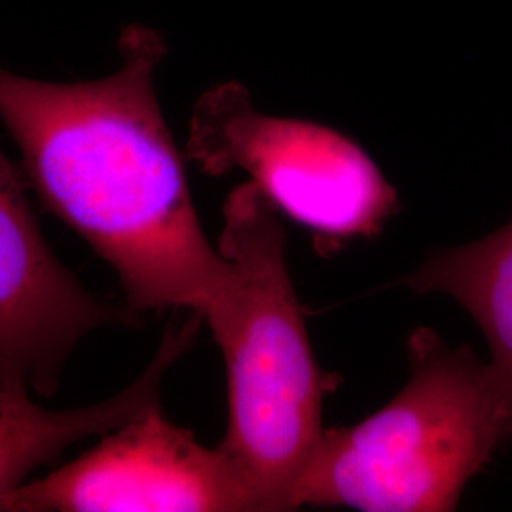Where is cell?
Instances as JSON below:
<instances>
[{"instance_id":"obj_1","label":"cell","mask_w":512,"mask_h":512,"mask_svg":"<svg viewBox=\"0 0 512 512\" xmlns=\"http://www.w3.org/2000/svg\"><path fill=\"white\" fill-rule=\"evenodd\" d=\"M120 46L122 67L90 82L0 67V120L40 203L109 264L131 310H190L207 321L236 274L203 234L156 99L164 40L133 27Z\"/></svg>"},{"instance_id":"obj_2","label":"cell","mask_w":512,"mask_h":512,"mask_svg":"<svg viewBox=\"0 0 512 512\" xmlns=\"http://www.w3.org/2000/svg\"><path fill=\"white\" fill-rule=\"evenodd\" d=\"M219 253L236 274L232 293L205 321L228 370V429L219 448L260 511H293L323 437L327 384L287 272L285 230L251 181L224 203Z\"/></svg>"},{"instance_id":"obj_3","label":"cell","mask_w":512,"mask_h":512,"mask_svg":"<svg viewBox=\"0 0 512 512\" xmlns=\"http://www.w3.org/2000/svg\"><path fill=\"white\" fill-rule=\"evenodd\" d=\"M410 380L353 427L323 431L298 482L300 505L366 512H444L512 440V393L469 348L429 329L408 340Z\"/></svg>"},{"instance_id":"obj_4","label":"cell","mask_w":512,"mask_h":512,"mask_svg":"<svg viewBox=\"0 0 512 512\" xmlns=\"http://www.w3.org/2000/svg\"><path fill=\"white\" fill-rule=\"evenodd\" d=\"M188 158L209 175L245 171L277 209L310 228L319 251L378 234L399 205L395 188L346 135L262 114L236 82L198 101Z\"/></svg>"},{"instance_id":"obj_5","label":"cell","mask_w":512,"mask_h":512,"mask_svg":"<svg viewBox=\"0 0 512 512\" xmlns=\"http://www.w3.org/2000/svg\"><path fill=\"white\" fill-rule=\"evenodd\" d=\"M260 511L219 446L165 420L160 406L126 421L80 458L27 480L8 512Z\"/></svg>"},{"instance_id":"obj_6","label":"cell","mask_w":512,"mask_h":512,"mask_svg":"<svg viewBox=\"0 0 512 512\" xmlns=\"http://www.w3.org/2000/svg\"><path fill=\"white\" fill-rule=\"evenodd\" d=\"M139 323L128 304L93 296L61 264L21 175L0 150V384L52 397L88 334Z\"/></svg>"},{"instance_id":"obj_7","label":"cell","mask_w":512,"mask_h":512,"mask_svg":"<svg viewBox=\"0 0 512 512\" xmlns=\"http://www.w3.org/2000/svg\"><path fill=\"white\" fill-rule=\"evenodd\" d=\"M202 319L173 321L147 370L118 395L74 410H52L31 399L29 391L0 384V512L21 484L69 446L103 437L118 425L160 406L165 372L192 346Z\"/></svg>"},{"instance_id":"obj_8","label":"cell","mask_w":512,"mask_h":512,"mask_svg":"<svg viewBox=\"0 0 512 512\" xmlns=\"http://www.w3.org/2000/svg\"><path fill=\"white\" fill-rule=\"evenodd\" d=\"M414 293L452 296L473 315L490 365L512 393V220L471 245L440 251L403 281Z\"/></svg>"}]
</instances>
